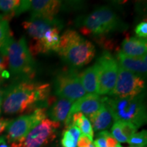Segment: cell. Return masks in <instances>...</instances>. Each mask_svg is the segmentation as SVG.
<instances>
[{
  "label": "cell",
  "instance_id": "1",
  "mask_svg": "<svg viewBox=\"0 0 147 147\" xmlns=\"http://www.w3.org/2000/svg\"><path fill=\"white\" fill-rule=\"evenodd\" d=\"M51 85L24 80L12 85L3 93L1 107L8 115L32 113L37 108L50 106Z\"/></svg>",
  "mask_w": 147,
  "mask_h": 147
},
{
  "label": "cell",
  "instance_id": "2",
  "mask_svg": "<svg viewBox=\"0 0 147 147\" xmlns=\"http://www.w3.org/2000/svg\"><path fill=\"white\" fill-rule=\"evenodd\" d=\"M23 27L31 38L28 49L32 56L57 51L62 24L57 18L47 19L31 16L29 20L23 22Z\"/></svg>",
  "mask_w": 147,
  "mask_h": 147
},
{
  "label": "cell",
  "instance_id": "3",
  "mask_svg": "<svg viewBox=\"0 0 147 147\" xmlns=\"http://www.w3.org/2000/svg\"><path fill=\"white\" fill-rule=\"evenodd\" d=\"M58 54L63 60L72 67H82L94 58V45L84 39L78 32L67 29L60 37Z\"/></svg>",
  "mask_w": 147,
  "mask_h": 147
},
{
  "label": "cell",
  "instance_id": "4",
  "mask_svg": "<svg viewBox=\"0 0 147 147\" xmlns=\"http://www.w3.org/2000/svg\"><path fill=\"white\" fill-rule=\"evenodd\" d=\"M104 102L115 122L130 123L138 128L146 123V107L143 93L123 98L104 97Z\"/></svg>",
  "mask_w": 147,
  "mask_h": 147
},
{
  "label": "cell",
  "instance_id": "5",
  "mask_svg": "<svg viewBox=\"0 0 147 147\" xmlns=\"http://www.w3.org/2000/svg\"><path fill=\"white\" fill-rule=\"evenodd\" d=\"M80 25L82 34L92 35L100 38L110 33L125 30L128 27L127 25L107 6L100 7L84 16L81 19Z\"/></svg>",
  "mask_w": 147,
  "mask_h": 147
},
{
  "label": "cell",
  "instance_id": "6",
  "mask_svg": "<svg viewBox=\"0 0 147 147\" xmlns=\"http://www.w3.org/2000/svg\"><path fill=\"white\" fill-rule=\"evenodd\" d=\"M3 56L7 59L12 74L26 79V80H32L34 78L36 75L35 62L24 37L16 41L12 40Z\"/></svg>",
  "mask_w": 147,
  "mask_h": 147
},
{
  "label": "cell",
  "instance_id": "7",
  "mask_svg": "<svg viewBox=\"0 0 147 147\" xmlns=\"http://www.w3.org/2000/svg\"><path fill=\"white\" fill-rule=\"evenodd\" d=\"M60 123L49 119L36 125L28 134L16 144H11L10 147H44L56 138L57 130L59 128Z\"/></svg>",
  "mask_w": 147,
  "mask_h": 147
},
{
  "label": "cell",
  "instance_id": "8",
  "mask_svg": "<svg viewBox=\"0 0 147 147\" xmlns=\"http://www.w3.org/2000/svg\"><path fill=\"white\" fill-rule=\"evenodd\" d=\"M55 90L60 98L74 102L86 94L82 87L80 74L74 68L63 69L56 76Z\"/></svg>",
  "mask_w": 147,
  "mask_h": 147
},
{
  "label": "cell",
  "instance_id": "9",
  "mask_svg": "<svg viewBox=\"0 0 147 147\" xmlns=\"http://www.w3.org/2000/svg\"><path fill=\"white\" fill-rule=\"evenodd\" d=\"M97 91L99 95H109L117 81L119 64L110 52L104 51L97 59Z\"/></svg>",
  "mask_w": 147,
  "mask_h": 147
},
{
  "label": "cell",
  "instance_id": "10",
  "mask_svg": "<svg viewBox=\"0 0 147 147\" xmlns=\"http://www.w3.org/2000/svg\"><path fill=\"white\" fill-rule=\"evenodd\" d=\"M47 108H37L32 113L10 121L6 127V140L10 144L21 141L32 129L47 117Z\"/></svg>",
  "mask_w": 147,
  "mask_h": 147
},
{
  "label": "cell",
  "instance_id": "11",
  "mask_svg": "<svg viewBox=\"0 0 147 147\" xmlns=\"http://www.w3.org/2000/svg\"><path fill=\"white\" fill-rule=\"evenodd\" d=\"M144 88L143 76L119 67L115 86L109 95L119 98L135 97L141 94Z\"/></svg>",
  "mask_w": 147,
  "mask_h": 147
},
{
  "label": "cell",
  "instance_id": "12",
  "mask_svg": "<svg viewBox=\"0 0 147 147\" xmlns=\"http://www.w3.org/2000/svg\"><path fill=\"white\" fill-rule=\"evenodd\" d=\"M61 4V1L57 0H31L26 1V10L32 12L33 17L54 19Z\"/></svg>",
  "mask_w": 147,
  "mask_h": 147
},
{
  "label": "cell",
  "instance_id": "13",
  "mask_svg": "<svg viewBox=\"0 0 147 147\" xmlns=\"http://www.w3.org/2000/svg\"><path fill=\"white\" fill-rule=\"evenodd\" d=\"M104 97H101L96 93L84 95L72 104L68 115L75 113H81L89 117L98 111L104 106Z\"/></svg>",
  "mask_w": 147,
  "mask_h": 147
},
{
  "label": "cell",
  "instance_id": "14",
  "mask_svg": "<svg viewBox=\"0 0 147 147\" xmlns=\"http://www.w3.org/2000/svg\"><path fill=\"white\" fill-rule=\"evenodd\" d=\"M116 59L121 68L137 74L140 76L146 74L147 70L146 55L142 58H136L125 55L119 51Z\"/></svg>",
  "mask_w": 147,
  "mask_h": 147
},
{
  "label": "cell",
  "instance_id": "15",
  "mask_svg": "<svg viewBox=\"0 0 147 147\" xmlns=\"http://www.w3.org/2000/svg\"><path fill=\"white\" fill-rule=\"evenodd\" d=\"M146 40L138 37L126 38L121 44V53L127 56L142 58L146 55Z\"/></svg>",
  "mask_w": 147,
  "mask_h": 147
},
{
  "label": "cell",
  "instance_id": "16",
  "mask_svg": "<svg viewBox=\"0 0 147 147\" xmlns=\"http://www.w3.org/2000/svg\"><path fill=\"white\" fill-rule=\"evenodd\" d=\"M89 119L93 129L96 131L105 130L110 127L113 121V116L104 104L98 111L90 116Z\"/></svg>",
  "mask_w": 147,
  "mask_h": 147
},
{
  "label": "cell",
  "instance_id": "17",
  "mask_svg": "<svg viewBox=\"0 0 147 147\" xmlns=\"http://www.w3.org/2000/svg\"><path fill=\"white\" fill-rule=\"evenodd\" d=\"M80 80L84 91L88 94H93L97 91V65L96 63L88 67L80 74Z\"/></svg>",
  "mask_w": 147,
  "mask_h": 147
},
{
  "label": "cell",
  "instance_id": "18",
  "mask_svg": "<svg viewBox=\"0 0 147 147\" xmlns=\"http://www.w3.org/2000/svg\"><path fill=\"white\" fill-rule=\"evenodd\" d=\"M73 102L67 99L60 98L53 104L49 112V116L53 121L61 122L65 121L69 113Z\"/></svg>",
  "mask_w": 147,
  "mask_h": 147
},
{
  "label": "cell",
  "instance_id": "19",
  "mask_svg": "<svg viewBox=\"0 0 147 147\" xmlns=\"http://www.w3.org/2000/svg\"><path fill=\"white\" fill-rule=\"evenodd\" d=\"M12 40V32L10 29L8 21L0 14V53L2 56Z\"/></svg>",
  "mask_w": 147,
  "mask_h": 147
},
{
  "label": "cell",
  "instance_id": "20",
  "mask_svg": "<svg viewBox=\"0 0 147 147\" xmlns=\"http://www.w3.org/2000/svg\"><path fill=\"white\" fill-rule=\"evenodd\" d=\"M81 132L77 127L72 125L65 129L61 140L62 147H77V142Z\"/></svg>",
  "mask_w": 147,
  "mask_h": 147
},
{
  "label": "cell",
  "instance_id": "21",
  "mask_svg": "<svg viewBox=\"0 0 147 147\" xmlns=\"http://www.w3.org/2000/svg\"><path fill=\"white\" fill-rule=\"evenodd\" d=\"M20 3L21 1L18 0H0V10L4 14L3 17L9 21L16 15Z\"/></svg>",
  "mask_w": 147,
  "mask_h": 147
},
{
  "label": "cell",
  "instance_id": "22",
  "mask_svg": "<svg viewBox=\"0 0 147 147\" xmlns=\"http://www.w3.org/2000/svg\"><path fill=\"white\" fill-rule=\"evenodd\" d=\"M74 126L77 127L79 129L82 135L86 136L90 140H93V136H94V131H93V127H92L91 123H90L89 120L84 115H82L76 121Z\"/></svg>",
  "mask_w": 147,
  "mask_h": 147
},
{
  "label": "cell",
  "instance_id": "23",
  "mask_svg": "<svg viewBox=\"0 0 147 147\" xmlns=\"http://www.w3.org/2000/svg\"><path fill=\"white\" fill-rule=\"evenodd\" d=\"M127 142L131 146L144 147L147 142V133L146 130H142L138 133H135L129 138Z\"/></svg>",
  "mask_w": 147,
  "mask_h": 147
},
{
  "label": "cell",
  "instance_id": "24",
  "mask_svg": "<svg viewBox=\"0 0 147 147\" xmlns=\"http://www.w3.org/2000/svg\"><path fill=\"white\" fill-rule=\"evenodd\" d=\"M112 136L119 142H127V138L125 136L121 131V125L119 121H116L111 129Z\"/></svg>",
  "mask_w": 147,
  "mask_h": 147
},
{
  "label": "cell",
  "instance_id": "25",
  "mask_svg": "<svg viewBox=\"0 0 147 147\" xmlns=\"http://www.w3.org/2000/svg\"><path fill=\"white\" fill-rule=\"evenodd\" d=\"M119 122L120 123L121 131L127 140L129 138L131 137L133 134L137 131L138 127L132 123L127 122H120V121H119Z\"/></svg>",
  "mask_w": 147,
  "mask_h": 147
},
{
  "label": "cell",
  "instance_id": "26",
  "mask_svg": "<svg viewBox=\"0 0 147 147\" xmlns=\"http://www.w3.org/2000/svg\"><path fill=\"white\" fill-rule=\"evenodd\" d=\"M8 67L7 59L5 56H0V84L5 79L8 78L10 74L7 70Z\"/></svg>",
  "mask_w": 147,
  "mask_h": 147
},
{
  "label": "cell",
  "instance_id": "27",
  "mask_svg": "<svg viewBox=\"0 0 147 147\" xmlns=\"http://www.w3.org/2000/svg\"><path fill=\"white\" fill-rule=\"evenodd\" d=\"M135 33L136 37L140 38H146L147 37V23L146 21H142L136 27Z\"/></svg>",
  "mask_w": 147,
  "mask_h": 147
},
{
  "label": "cell",
  "instance_id": "28",
  "mask_svg": "<svg viewBox=\"0 0 147 147\" xmlns=\"http://www.w3.org/2000/svg\"><path fill=\"white\" fill-rule=\"evenodd\" d=\"M104 136L106 138V147H117L120 145L118 141L114 138L112 134L108 131H103Z\"/></svg>",
  "mask_w": 147,
  "mask_h": 147
},
{
  "label": "cell",
  "instance_id": "29",
  "mask_svg": "<svg viewBox=\"0 0 147 147\" xmlns=\"http://www.w3.org/2000/svg\"><path fill=\"white\" fill-rule=\"evenodd\" d=\"M92 144V140L84 135H80L77 142V147H89Z\"/></svg>",
  "mask_w": 147,
  "mask_h": 147
},
{
  "label": "cell",
  "instance_id": "30",
  "mask_svg": "<svg viewBox=\"0 0 147 147\" xmlns=\"http://www.w3.org/2000/svg\"><path fill=\"white\" fill-rule=\"evenodd\" d=\"M93 144L95 147H106V138L104 135V133H103V131L98 134L97 138L95 140Z\"/></svg>",
  "mask_w": 147,
  "mask_h": 147
},
{
  "label": "cell",
  "instance_id": "31",
  "mask_svg": "<svg viewBox=\"0 0 147 147\" xmlns=\"http://www.w3.org/2000/svg\"><path fill=\"white\" fill-rule=\"evenodd\" d=\"M10 121L8 119L0 118V134L3 133V131L6 129Z\"/></svg>",
  "mask_w": 147,
  "mask_h": 147
},
{
  "label": "cell",
  "instance_id": "32",
  "mask_svg": "<svg viewBox=\"0 0 147 147\" xmlns=\"http://www.w3.org/2000/svg\"><path fill=\"white\" fill-rule=\"evenodd\" d=\"M0 147H10L7 144L5 136L0 137Z\"/></svg>",
  "mask_w": 147,
  "mask_h": 147
},
{
  "label": "cell",
  "instance_id": "33",
  "mask_svg": "<svg viewBox=\"0 0 147 147\" xmlns=\"http://www.w3.org/2000/svg\"><path fill=\"white\" fill-rule=\"evenodd\" d=\"M3 93H4V92H3L2 90L0 89V113H1V104H2Z\"/></svg>",
  "mask_w": 147,
  "mask_h": 147
},
{
  "label": "cell",
  "instance_id": "34",
  "mask_svg": "<svg viewBox=\"0 0 147 147\" xmlns=\"http://www.w3.org/2000/svg\"><path fill=\"white\" fill-rule=\"evenodd\" d=\"M89 147H95V146H94V144H93V143H92V144H91V145H90V146H89Z\"/></svg>",
  "mask_w": 147,
  "mask_h": 147
},
{
  "label": "cell",
  "instance_id": "35",
  "mask_svg": "<svg viewBox=\"0 0 147 147\" xmlns=\"http://www.w3.org/2000/svg\"><path fill=\"white\" fill-rule=\"evenodd\" d=\"M117 147H122V146H121V145H119V146H117Z\"/></svg>",
  "mask_w": 147,
  "mask_h": 147
},
{
  "label": "cell",
  "instance_id": "36",
  "mask_svg": "<svg viewBox=\"0 0 147 147\" xmlns=\"http://www.w3.org/2000/svg\"><path fill=\"white\" fill-rule=\"evenodd\" d=\"M130 147H141V146H130Z\"/></svg>",
  "mask_w": 147,
  "mask_h": 147
}]
</instances>
